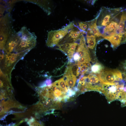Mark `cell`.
Segmentation results:
<instances>
[{
    "instance_id": "cell-14",
    "label": "cell",
    "mask_w": 126,
    "mask_h": 126,
    "mask_svg": "<svg viewBox=\"0 0 126 126\" xmlns=\"http://www.w3.org/2000/svg\"><path fill=\"white\" fill-rule=\"evenodd\" d=\"M115 13L111 12L108 13L104 15L102 18L101 21V23L100 25L101 26H106L111 22V21L112 18L115 16H114Z\"/></svg>"
},
{
    "instance_id": "cell-2",
    "label": "cell",
    "mask_w": 126,
    "mask_h": 126,
    "mask_svg": "<svg viewBox=\"0 0 126 126\" xmlns=\"http://www.w3.org/2000/svg\"><path fill=\"white\" fill-rule=\"evenodd\" d=\"M26 51L18 53H10L5 55L3 61L1 68L0 69L5 75L11 79V72L17 63L29 52Z\"/></svg>"
},
{
    "instance_id": "cell-1",
    "label": "cell",
    "mask_w": 126,
    "mask_h": 126,
    "mask_svg": "<svg viewBox=\"0 0 126 126\" xmlns=\"http://www.w3.org/2000/svg\"><path fill=\"white\" fill-rule=\"evenodd\" d=\"M103 84L97 76L92 73L87 76H81L78 80L77 87L80 93L90 91L101 92Z\"/></svg>"
},
{
    "instance_id": "cell-12",
    "label": "cell",
    "mask_w": 126,
    "mask_h": 126,
    "mask_svg": "<svg viewBox=\"0 0 126 126\" xmlns=\"http://www.w3.org/2000/svg\"><path fill=\"white\" fill-rule=\"evenodd\" d=\"M126 22V11L122 12L120 20L118 24V32L119 33L124 35L126 32L124 30L125 29V24Z\"/></svg>"
},
{
    "instance_id": "cell-10",
    "label": "cell",
    "mask_w": 126,
    "mask_h": 126,
    "mask_svg": "<svg viewBox=\"0 0 126 126\" xmlns=\"http://www.w3.org/2000/svg\"><path fill=\"white\" fill-rule=\"evenodd\" d=\"M63 77L65 79L68 90L73 89L77 80L76 77L73 74H64Z\"/></svg>"
},
{
    "instance_id": "cell-13",
    "label": "cell",
    "mask_w": 126,
    "mask_h": 126,
    "mask_svg": "<svg viewBox=\"0 0 126 126\" xmlns=\"http://www.w3.org/2000/svg\"><path fill=\"white\" fill-rule=\"evenodd\" d=\"M96 37L93 35L87 33L86 40L88 48L93 49L95 47L96 43Z\"/></svg>"
},
{
    "instance_id": "cell-5",
    "label": "cell",
    "mask_w": 126,
    "mask_h": 126,
    "mask_svg": "<svg viewBox=\"0 0 126 126\" xmlns=\"http://www.w3.org/2000/svg\"><path fill=\"white\" fill-rule=\"evenodd\" d=\"M97 75L103 83H113L122 79L121 73L116 69H104Z\"/></svg>"
},
{
    "instance_id": "cell-8",
    "label": "cell",
    "mask_w": 126,
    "mask_h": 126,
    "mask_svg": "<svg viewBox=\"0 0 126 126\" xmlns=\"http://www.w3.org/2000/svg\"><path fill=\"white\" fill-rule=\"evenodd\" d=\"M123 35L116 32L105 36L104 38L110 42L113 48H116L120 45Z\"/></svg>"
},
{
    "instance_id": "cell-11",
    "label": "cell",
    "mask_w": 126,
    "mask_h": 126,
    "mask_svg": "<svg viewBox=\"0 0 126 126\" xmlns=\"http://www.w3.org/2000/svg\"><path fill=\"white\" fill-rule=\"evenodd\" d=\"M118 23L113 21H111L106 27L104 29V32L108 34H111L116 33L118 30Z\"/></svg>"
},
{
    "instance_id": "cell-3",
    "label": "cell",
    "mask_w": 126,
    "mask_h": 126,
    "mask_svg": "<svg viewBox=\"0 0 126 126\" xmlns=\"http://www.w3.org/2000/svg\"><path fill=\"white\" fill-rule=\"evenodd\" d=\"M75 25L74 22L72 21L61 29L49 32L46 43V46L50 47L57 46Z\"/></svg>"
},
{
    "instance_id": "cell-4",
    "label": "cell",
    "mask_w": 126,
    "mask_h": 126,
    "mask_svg": "<svg viewBox=\"0 0 126 126\" xmlns=\"http://www.w3.org/2000/svg\"><path fill=\"white\" fill-rule=\"evenodd\" d=\"M123 84H120L119 82L103 83L101 92L104 94L109 102L119 99L123 90Z\"/></svg>"
},
{
    "instance_id": "cell-6",
    "label": "cell",
    "mask_w": 126,
    "mask_h": 126,
    "mask_svg": "<svg viewBox=\"0 0 126 126\" xmlns=\"http://www.w3.org/2000/svg\"><path fill=\"white\" fill-rule=\"evenodd\" d=\"M83 34V32L77 26L75 25L57 46H58L66 43L75 42L80 38Z\"/></svg>"
},
{
    "instance_id": "cell-17",
    "label": "cell",
    "mask_w": 126,
    "mask_h": 126,
    "mask_svg": "<svg viewBox=\"0 0 126 126\" xmlns=\"http://www.w3.org/2000/svg\"><path fill=\"white\" fill-rule=\"evenodd\" d=\"M77 26L80 30L83 32V34L87 33L89 27L88 25L87 22H79Z\"/></svg>"
},
{
    "instance_id": "cell-16",
    "label": "cell",
    "mask_w": 126,
    "mask_h": 126,
    "mask_svg": "<svg viewBox=\"0 0 126 126\" xmlns=\"http://www.w3.org/2000/svg\"><path fill=\"white\" fill-rule=\"evenodd\" d=\"M54 83L60 88L66 94L67 96L69 97L68 95V90L66 87L67 85L63 77L56 81ZM69 98H70L69 97Z\"/></svg>"
},
{
    "instance_id": "cell-19",
    "label": "cell",
    "mask_w": 126,
    "mask_h": 126,
    "mask_svg": "<svg viewBox=\"0 0 126 126\" xmlns=\"http://www.w3.org/2000/svg\"><path fill=\"white\" fill-rule=\"evenodd\" d=\"M80 57L78 53L76 52L74 54L73 56V59L74 61L77 62L78 60Z\"/></svg>"
},
{
    "instance_id": "cell-15",
    "label": "cell",
    "mask_w": 126,
    "mask_h": 126,
    "mask_svg": "<svg viewBox=\"0 0 126 126\" xmlns=\"http://www.w3.org/2000/svg\"><path fill=\"white\" fill-rule=\"evenodd\" d=\"M91 69L92 73L98 74L104 69V67L101 63H96L91 66Z\"/></svg>"
},
{
    "instance_id": "cell-9",
    "label": "cell",
    "mask_w": 126,
    "mask_h": 126,
    "mask_svg": "<svg viewBox=\"0 0 126 126\" xmlns=\"http://www.w3.org/2000/svg\"><path fill=\"white\" fill-rule=\"evenodd\" d=\"M96 20L94 19L90 21L87 22L89 26L87 32L94 35L96 37L103 36L100 33L97 27Z\"/></svg>"
},
{
    "instance_id": "cell-18",
    "label": "cell",
    "mask_w": 126,
    "mask_h": 126,
    "mask_svg": "<svg viewBox=\"0 0 126 126\" xmlns=\"http://www.w3.org/2000/svg\"><path fill=\"white\" fill-rule=\"evenodd\" d=\"M28 123L29 126H43L42 124L33 118L29 119Z\"/></svg>"
},
{
    "instance_id": "cell-7",
    "label": "cell",
    "mask_w": 126,
    "mask_h": 126,
    "mask_svg": "<svg viewBox=\"0 0 126 126\" xmlns=\"http://www.w3.org/2000/svg\"><path fill=\"white\" fill-rule=\"evenodd\" d=\"M80 39L75 42L66 43L58 46L57 49L66 54L69 58L70 63L74 62L73 55L76 52Z\"/></svg>"
}]
</instances>
